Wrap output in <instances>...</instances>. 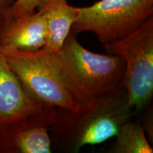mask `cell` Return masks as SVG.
<instances>
[{"mask_svg":"<svg viewBox=\"0 0 153 153\" xmlns=\"http://www.w3.org/2000/svg\"><path fill=\"white\" fill-rule=\"evenodd\" d=\"M124 88L80 105L76 111L57 108L51 125V142L58 151L78 152L85 145H94L116 136L123 124L131 120Z\"/></svg>","mask_w":153,"mask_h":153,"instance_id":"6da1fadb","label":"cell"},{"mask_svg":"<svg viewBox=\"0 0 153 153\" xmlns=\"http://www.w3.org/2000/svg\"><path fill=\"white\" fill-rule=\"evenodd\" d=\"M71 30L57 53L52 52L53 62L68 93L82 105L120 87L125 62L117 55H103L88 51Z\"/></svg>","mask_w":153,"mask_h":153,"instance_id":"7a4b0ae2","label":"cell"},{"mask_svg":"<svg viewBox=\"0 0 153 153\" xmlns=\"http://www.w3.org/2000/svg\"><path fill=\"white\" fill-rule=\"evenodd\" d=\"M103 46L125 62L120 86L134 114H138L150 105L153 96V16L133 33Z\"/></svg>","mask_w":153,"mask_h":153,"instance_id":"3957f363","label":"cell"},{"mask_svg":"<svg viewBox=\"0 0 153 153\" xmlns=\"http://www.w3.org/2000/svg\"><path fill=\"white\" fill-rule=\"evenodd\" d=\"M9 67L28 97L43 106L76 111L80 106L65 87L46 47L35 52L2 51Z\"/></svg>","mask_w":153,"mask_h":153,"instance_id":"277c9868","label":"cell"},{"mask_svg":"<svg viewBox=\"0 0 153 153\" xmlns=\"http://www.w3.org/2000/svg\"><path fill=\"white\" fill-rule=\"evenodd\" d=\"M77 9L72 30L92 32L105 44L123 38L153 16V0H100Z\"/></svg>","mask_w":153,"mask_h":153,"instance_id":"5b68a950","label":"cell"},{"mask_svg":"<svg viewBox=\"0 0 153 153\" xmlns=\"http://www.w3.org/2000/svg\"><path fill=\"white\" fill-rule=\"evenodd\" d=\"M57 108L0 128V153H51V125Z\"/></svg>","mask_w":153,"mask_h":153,"instance_id":"8992f818","label":"cell"},{"mask_svg":"<svg viewBox=\"0 0 153 153\" xmlns=\"http://www.w3.org/2000/svg\"><path fill=\"white\" fill-rule=\"evenodd\" d=\"M53 107L43 106L28 97L0 48V128L41 115Z\"/></svg>","mask_w":153,"mask_h":153,"instance_id":"52a82bcc","label":"cell"},{"mask_svg":"<svg viewBox=\"0 0 153 153\" xmlns=\"http://www.w3.org/2000/svg\"><path fill=\"white\" fill-rule=\"evenodd\" d=\"M47 33L43 14L38 10L17 17L8 14L0 25V48L35 52L45 47Z\"/></svg>","mask_w":153,"mask_h":153,"instance_id":"ba28073f","label":"cell"},{"mask_svg":"<svg viewBox=\"0 0 153 153\" xmlns=\"http://www.w3.org/2000/svg\"><path fill=\"white\" fill-rule=\"evenodd\" d=\"M36 10L41 11L45 20V47L51 52L57 53L77 19V7L69 4L68 0H43Z\"/></svg>","mask_w":153,"mask_h":153,"instance_id":"9c48e42d","label":"cell"},{"mask_svg":"<svg viewBox=\"0 0 153 153\" xmlns=\"http://www.w3.org/2000/svg\"><path fill=\"white\" fill-rule=\"evenodd\" d=\"M116 140L110 152L152 153L153 148L145 136V131L140 122H126L120 127Z\"/></svg>","mask_w":153,"mask_h":153,"instance_id":"30bf717a","label":"cell"},{"mask_svg":"<svg viewBox=\"0 0 153 153\" xmlns=\"http://www.w3.org/2000/svg\"><path fill=\"white\" fill-rule=\"evenodd\" d=\"M43 0H15L9 9V15L17 17L33 12Z\"/></svg>","mask_w":153,"mask_h":153,"instance_id":"8fae6325","label":"cell"},{"mask_svg":"<svg viewBox=\"0 0 153 153\" xmlns=\"http://www.w3.org/2000/svg\"><path fill=\"white\" fill-rule=\"evenodd\" d=\"M15 0H0V25L8 16L9 9Z\"/></svg>","mask_w":153,"mask_h":153,"instance_id":"7c38bea8","label":"cell"},{"mask_svg":"<svg viewBox=\"0 0 153 153\" xmlns=\"http://www.w3.org/2000/svg\"><path fill=\"white\" fill-rule=\"evenodd\" d=\"M144 125H142L145 132H147L148 134V137L152 142V111L148 112L145 115L144 118Z\"/></svg>","mask_w":153,"mask_h":153,"instance_id":"4fadbf2b","label":"cell"}]
</instances>
